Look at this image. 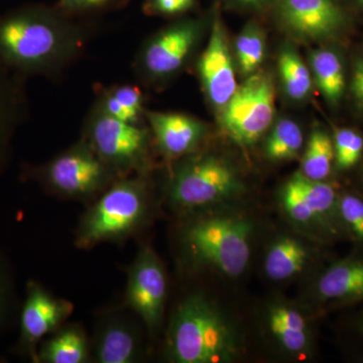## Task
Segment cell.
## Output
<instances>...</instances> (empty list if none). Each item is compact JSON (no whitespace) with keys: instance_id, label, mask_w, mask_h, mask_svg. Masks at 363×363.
<instances>
[{"instance_id":"17","label":"cell","mask_w":363,"mask_h":363,"mask_svg":"<svg viewBox=\"0 0 363 363\" xmlns=\"http://www.w3.org/2000/svg\"><path fill=\"white\" fill-rule=\"evenodd\" d=\"M94 105L118 121L133 124H147L145 97L138 84H118L96 90Z\"/></svg>"},{"instance_id":"10","label":"cell","mask_w":363,"mask_h":363,"mask_svg":"<svg viewBox=\"0 0 363 363\" xmlns=\"http://www.w3.org/2000/svg\"><path fill=\"white\" fill-rule=\"evenodd\" d=\"M281 23L298 39L333 42L347 30V13L337 0H277Z\"/></svg>"},{"instance_id":"34","label":"cell","mask_w":363,"mask_h":363,"mask_svg":"<svg viewBox=\"0 0 363 363\" xmlns=\"http://www.w3.org/2000/svg\"><path fill=\"white\" fill-rule=\"evenodd\" d=\"M350 93L358 108L363 111V52L355 59L353 64Z\"/></svg>"},{"instance_id":"16","label":"cell","mask_w":363,"mask_h":363,"mask_svg":"<svg viewBox=\"0 0 363 363\" xmlns=\"http://www.w3.org/2000/svg\"><path fill=\"white\" fill-rule=\"evenodd\" d=\"M26 80L0 66V172L9 162L14 133L28 114Z\"/></svg>"},{"instance_id":"2","label":"cell","mask_w":363,"mask_h":363,"mask_svg":"<svg viewBox=\"0 0 363 363\" xmlns=\"http://www.w3.org/2000/svg\"><path fill=\"white\" fill-rule=\"evenodd\" d=\"M240 352L233 325L216 305L201 294L179 305L169 325L167 353L178 363H226Z\"/></svg>"},{"instance_id":"35","label":"cell","mask_w":363,"mask_h":363,"mask_svg":"<svg viewBox=\"0 0 363 363\" xmlns=\"http://www.w3.org/2000/svg\"><path fill=\"white\" fill-rule=\"evenodd\" d=\"M238 4H242V6H257V4H260V2L264 1V0H235Z\"/></svg>"},{"instance_id":"36","label":"cell","mask_w":363,"mask_h":363,"mask_svg":"<svg viewBox=\"0 0 363 363\" xmlns=\"http://www.w3.org/2000/svg\"><path fill=\"white\" fill-rule=\"evenodd\" d=\"M357 331L359 332L362 335H363V315L359 318V319L357 320Z\"/></svg>"},{"instance_id":"21","label":"cell","mask_w":363,"mask_h":363,"mask_svg":"<svg viewBox=\"0 0 363 363\" xmlns=\"http://www.w3.org/2000/svg\"><path fill=\"white\" fill-rule=\"evenodd\" d=\"M315 82L326 101L337 106L346 88L342 59L331 49L315 50L310 56Z\"/></svg>"},{"instance_id":"19","label":"cell","mask_w":363,"mask_h":363,"mask_svg":"<svg viewBox=\"0 0 363 363\" xmlns=\"http://www.w3.org/2000/svg\"><path fill=\"white\" fill-rule=\"evenodd\" d=\"M322 300L363 298V259L342 260L324 272L317 285Z\"/></svg>"},{"instance_id":"23","label":"cell","mask_w":363,"mask_h":363,"mask_svg":"<svg viewBox=\"0 0 363 363\" xmlns=\"http://www.w3.org/2000/svg\"><path fill=\"white\" fill-rule=\"evenodd\" d=\"M335 164L333 138L326 130L315 128L309 138L301 173L315 181H324Z\"/></svg>"},{"instance_id":"3","label":"cell","mask_w":363,"mask_h":363,"mask_svg":"<svg viewBox=\"0 0 363 363\" xmlns=\"http://www.w3.org/2000/svg\"><path fill=\"white\" fill-rule=\"evenodd\" d=\"M147 176L123 177L102 193L81 219L76 235L78 247L124 240L145 224L150 211Z\"/></svg>"},{"instance_id":"27","label":"cell","mask_w":363,"mask_h":363,"mask_svg":"<svg viewBox=\"0 0 363 363\" xmlns=\"http://www.w3.org/2000/svg\"><path fill=\"white\" fill-rule=\"evenodd\" d=\"M296 187L304 197L308 206L316 218L327 216L337 210L338 198L335 189L324 181L307 178L301 172L291 178Z\"/></svg>"},{"instance_id":"20","label":"cell","mask_w":363,"mask_h":363,"mask_svg":"<svg viewBox=\"0 0 363 363\" xmlns=\"http://www.w3.org/2000/svg\"><path fill=\"white\" fill-rule=\"evenodd\" d=\"M267 322L272 335L291 354H303L310 347L308 325L297 310L286 305L274 306L269 310Z\"/></svg>"},{"instance_id":"26","label":"cell","mask_w":363,"mask_h":363,"mask_svg":"<svg viewBox=\"0 0 363 363\" xmlns=\"http://www.w3.org/2000/svg\"><path fill=\"white\" fill-rule=\"evenodd\" d=\"M236 60L243 75L255 74L266 56V37L262 28L250 23L243 28L235 43Z\"/></svg>"},{"instance_id":"13","label":"cell","mask_w":363,"mask_h":363,"mask_svg":"<svg viewBox=\"0 0 363 363\" xmlns=\"http://www.w3.org/2000/svg\"><path fill=\"white\" fill-rule=\"evenodd\" d=\"M197 68L208 100L221 111L238 85L225 28L218 14L212 21L209 40L198 60Z\"/></svg>"},{"instance_id":"1","label":"cell","mask_w":363,"mask_h":363,"mask_svg":"<svg viewBox=\"0 0 363 363\" xmlns=\"http://www.w3.org/2000/svg\"><path fill=\"white\" fill-rule=\"evenodd\" d=\"M56 6L0 13V66L28 79L59 77L82 57L91 33Z\"/></svg>"},{"instance_id":"22","label":"cell","mask_w":363,"mask_h":363,"mask_svg":"<svg viewBox=\"0 0 363 363\" xmlns=\"http://www.w3.org/2000/svg\"><path fill=\"white\" fill-rule=\"evenodd\" d=\"M309 259L304 245L292 238L277 240L267 252L264 271L272 281H285L302 272Z\"/></svg>"},{"instance_id":"24","label":"cell","mask_w":363,"mask_h":363,"mask_svg":"<svg viewBox=\"0 0 363 363\" xmlns=\"http://www.w3.org/2000/svg\"><path fill=\"white\" fill-rule=\"evenodd\" d=\"M279 73L290 99L301 101L312 90V74L295 49L286 47L279 56Z\"/></svg>"},{"instance_id":"32","label":"cell","mask_w":363,"mask_h":363,"mask_svg":"<svg viewBox=\"0 0 363 363\" xmlns=\"http://www.w3.org/2000/svg\"><path fill=\"white\" fill-rule=\"evenodd\" d=\"M128 0H59L57 9L67 16L79 18L86 14L111 11L123 6Z\"/></svg>"},{"instance_id":"8","label":"cell","mask_w":363,"mask_h":363,"mask_svg":"<svg viewBox=\"0 0 363 363\" xmlns=\"http://www.w3.org/2000/svg\"><path fill=\"white\" fill-rule=\"evenodd\" d=\"M204 23L199 20L178 21L145 40L133 60L136 80L143 85L162 84L188 63L201 39Z\"/></svg>"},{"instance_id":"7","label":"cell","mask_w":363,"mask_h":363,"mask_svg":"<svg viewBox=\"0 0 363 363\" xmlns=\"http://www.w3.org/2000/svg\"><path fill=\"white\" fill-rule=\"evenodd\" d=\"M242 190V183L233 167L213 155H200L182 162L168 184L171 202L186 209L225 201Z\"/></svg>"},{"instance_id":"12","label":"cell","mask_w":363,"mask_h":363,"mask_svg":"<svg viewBox=\"0 0 363 363\" xmlns=\"http://www.w3.org/2000/svg\"><path fill=\"white\" fill-rule=\"evenodd\" d=\"M72 312L71 302L54 297L37 281H28L21 310L20 336L14 352L35 362L43 339L58 330Z\"/></svg>"},{"instance_id":"5","label":"cell","mask_w":363,"mask_h":363,"mask_svg":"<svg viewBox=\"0 0 363 363\" xmlns=\"http://www.w3.org/2000/svg\"><path fill=\"white\" fill-rule=\"evenodd\" d=\"M82 138L121 178L149 174L154 140L147 124L124 123L93 105Z\"/></svg>"},{"instance_id":"11","label":"cell","mask_w":363,"mask_h":363,"mask_svg":"<svg viewBox=\"0 0 363 363\" xmlns=\"http://www.w3.org/2000/svg\"><path fill=\"white\" fill-rule=\"evenodd\" d=\"M167 278L161 260L152 248L143 247L128 272L125 303L150 332L164 319Z\"/></svg>"},{"instance_id":"30","label":"cell","mask_w":363,"mask_h":363,"mask_svg":"<svg viewBox=\"0 0 363 363\" xmlns=\"http://www.w3.org/2000/svg\"><path fill=\"white\" fill-rule=\"evenodd\" d=\"M337 212L341 220L355 238L363 241V200L352 194L338 198Z\"/></svg>"},{"instance_id":"33","label":"cell","mask_w":363,"mask_h":363,"mask_svg":"<svg viewBox=\"0 0 363 363\" xmlns=\"http://www.w3.org/2000/svg\"><path fill=\"white\" fill-rule=\"evenodd\" d=\"M195 4L196 0H145L143 11L149 16H176L191 11Z\"/></svg>"},{"instance_id":"37","label":"cell","mask_w":363,"mask_h":363,"mask_svg":"<svg viewBox=\"0 0 363 363\" xmlns=\"http://www.w3.org/2000/svg\"><path fill=\"white\" fill-rule=\"evenodd\" d=\"M355 1L357 2L358 6H360L363 9V0H355Z\"/></svg>"},{"instance_id":"4","label":"cell","mask_w":363,"mask_h":363,"mask_svg":"<svg viewBox=\"0 0 363 363\" xmlns=\"http://www.w3.org/2000/svg\"><path fill=\"white\" fill-rule=\"evenodd\" d=\"M23 174L47 190L71 199L102 194L121 178L84 138L42 166L28 164Z\"/></svg>"},{"instance_id":"31","label":"cell","mask_w":363,"mask_h":363,"mask_svg":"<svg viewBox=\"0 0 363 363\" xmlns=\"http://www.w3.org/2000/svg\"><path fill=\"white\" fill-rule=\"evenodd\" d=\"M281 202H283L286 213L294 221L298 222V223H308V222L316 219V216L306 203L304 197L291 179L284 186L283 192H281Z\"/></svg>"},{"instance_id":"25","label":"cell","mask_w":363,"mask_h":363,"mask_svg":"<svg viewBox=\"0 0 363 363\" xmlns=\"http://www.w3.org/2000/svg\"><path fill=\"white\" fill-rule=\"evenodd\" d=\"M304 143L302 130L292 119H281L267 136V157L274 162L290 161L298 156Z\"/></svg>"},{"instance_id":"29","label":"cell","mask_w":363,"mask_h":363,"mask_svg":"<svg viewBox=\"0 0 363 363\" xmlns=\"http://www.w3.org/2000/svg\"><path fill=\"white\" fill-rule=\"evenodd\" d=\"M14 303L13 272L6 257L0 252V333L11 321Z\"/></svg>"},{"instance_id":"28","label":"cell","mask_w":363,"mask_h":363,"mask_svg":"<svg viewBox=\"0 0 363 363\" xmlns=\"http://www.w3.org/2000/svg\"><path fill=\"white\" fill-rule=\"evenodd\" d=\"M335 166L344 171L354 167L363 152V136L351 128H338L334 133Z\"/></svg>"},{"instance_id":"9","label":"cell","mask_w":363,"mask_h":363,"mask_svg":"<svg viewBox=\"0 0 363 363\" xmlns=\"http://www.w3.org/2000/svg\"><path fill=\"white\" fill-rule=\"evenodd\" d=\"M274 111V88L271 76L255 72L238 86L220 111V124L234 143L240 147H250L269 130Z\"/></svg>"},{"instance_id":"14","label":"cell","mask_w":363,"mask_h":363,"mask_svg":"<svg viewBox=\"0 0 363 363\" xmlns=\"http://www.w3.org/2000/svg\"><path fill=\"white\" fill-rule=\"evenodd\" d=\"M145 121L152 140L162 156L177 159L194 152L206 138V124L195 117L177 112L147 111Z\"/></svg>"},{"instance_id":"6","label":"cell","mask_w":363,"mask_h":363,"mask_svg":"<svg viewBox=\"0 0 363 363\" xmlns=\"http://www.w3.org/2000/svg\"><path fill=\"white\" fill-rule=\"evenodd\" d=\"M250 234L252 226L240 217H209L189 227L185 241L200 262L235 278L245 272L250 262Z\"/></svg>"},{"instance_id":"15","label":"cell","mask_w":363,"mask_h":363,"mask_svg":"<svg viewBox=\"0 0 363 363\" xmlns=\"http://www.w3.org/2000/svg\"><path fill=\"white\" fill-rule=\"evenodd\" d=\"M98 363H135L143 357V343L138 327L124 318L105 320L93 344Z\"/></svg>"},{"instance_id":"18","label":"cell","mask_w":363,"mask_h":363,"mask_svg":"<svg viewBox=\"0 0 363 363\" xmlns=\"http://www.w3.org/2000/svg\"><path fill=\"white\" fill-rule=\"evenodd\" d=\"M89 343L84 330L77 325L58 329L40 343L35 362L84 363L89 360Z\"/></svg>"}]
</instances>
